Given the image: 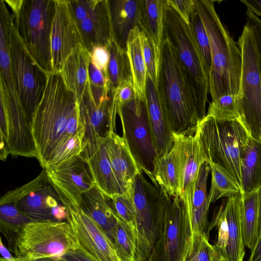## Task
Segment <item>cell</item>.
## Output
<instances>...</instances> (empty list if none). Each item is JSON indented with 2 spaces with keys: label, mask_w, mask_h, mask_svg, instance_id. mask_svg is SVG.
Returning <instances> with one entry per match:
<instances>
[{
  "label": "cell",
  "mask_w": 261,
  "mask_h": 261,
  "mask_svg": "<svg viewBox=\"0 0 261 261\" xmlns=\"http://www.w3.org/2000/svg\"><path fill=\"white\" fill-rule=\"evenodd\" d=\"M165 0H141L138 28L161 51Z\"/></svg>",
  "instance_id": "cell-30"
},
{
  "label": "cell",
  "mask_w": 261,
  "mask_h": 261,
  "mask_svg": "<svg viewBox=\"0 0 261 261\" xmlns=\"http://www.w3.org/2000/svg\"><path fill=\"white\" fill-rule=\"evenodd\" d=\"M212 261H218L217 258L216 257L215 254V251H214V254L213 256V258Z\"/></svg>",
  "instance_id": "cell-54"
},
{
  "label": "cell",
  "mask_w": 261,
  "mask_h": 261,
  "mask_svg": "<svg viewBox=\"0 0 261 261\" xmlns=\"http://www.w3.org/2000/svg\"><path fill=\"white\" fill-rule=\"evenodd\" d=\"M111 92L115 96L118 107L131 101L136 97L133 80L122 84L115 91Z\"/></svg>",
  "instance_id": "cell-42"
},
{
  "label": "cell",
  "mask_w": 261,
  "mask_h": 261,
  "mask_svg": "<svg viewBox=\"0 0 261 261\" xmlns=\"http://www.w3.org/2000/svg\"><path fill=\"white\" fill-rule=\"evenodd\" d=\"M90 60V52L80 44L66 60L60 72L66 87L78 100L89 82L88 67Z\"/></svg>",
  "instance_id": "cell-26"
},
{
  "label": "cell",
  "mask_w": 261,
  "mask_h": 261,
  "mask_svg": "<svg viewBox=\"0 0 261 261\" xmlns=\"http://www.w3.org/2000/svg\"><path fill=\"white\" fill-rule=\"evenodd\" d=\"M197 130V129H196ZM180 162V192L179 197L189 216L199 171L206 162L198 139L197 130L185 135H173Z\"/></svg>",
  "instance_id": "cell-18"
},
{
  "label": "cell",
  "mask_w": 261,
  "mask_h": 261,
  "mask_svg": "<svg viewBox=\"0 0 261 261\" xmlns=\"http://www.w3.org/2000/svg\"><path fill=\"white\" fill-rule=\"evenodd\" d=\"M147 261H168L162 231Z\"/></svg>",
  "instance_id": "cell-47"
},
{
  "label": "cell",
  "mask_w": 261,
  "mask_h": 261,
  "mask_svg": "<svg viewBox=\"0 0 261 261\" xmlns=\"http://www.w3.org/2000/svg\"><path fill=\"white\" fill-rule=\"evenodd\" d=\"M108 48L110 53L108 76L110 90L114 92L122 84L133 80L126 49L113 39Z\"/></svg>",
  "instance_id": "cell-32"
},
{
  "label": "cell",
  "mask_w": 261,
  "mask_h": 261,
  "mask_svg": "<svg viewBox=\"0 0 261 261\" xmlns=\"http://www.w3.org/2000/svg\"><path fill=\"white\" fill-rule=\"evenodd\" d=\"M43 169L62 204L80 206L82 194L95 185L82 154L60 166Z\"/></svg>",
  "instance_id": "cell-15"
},
{
  "label": "cell",
  "mask_w": 261,
  "mask_h": 261,
  "mask_svg": "<svg viewBox=\"0 0 261 261\" xmlns=\"http://www.w3.org/2000/svg\"><path fill=\"white\" fill-rule=\"evenodd\" d=\"M141 172L130 188L137 230L136 261H147L162 231L166 206L170 196L151 184Z\"/></svg>",
  "instance_id": "cell-7"
},
{
  "label": "cell",
  "mask_w": 261,
  "mask_h": 261,
  "mask_svg": "<svg viewBox=\"0 0 261 261\" xmlns=\"http://www.w3.org/2000/svg\"><path fill=\"white\" fill-rule=\"evenodd\" d=\"M210 42L212 68L208 80L212 101L225 94L237 96L242 68L240 49L222 23L212 0H194Z\"/></svg>",
  "instance_id": "cell-2"
},
{
  "label": "cell",
  "mask_w": 261,
  "mask_h": 261,
  "mask_svg": "<svg viewBox=\"0 0 261 261\" xmlns=\"http://www.w3.org/2000/svg\"><path fill=\"white\" fill-rule=\"evenodd\" d=\"M77 246L96 261H120L114 244L100 226L80 206L63 204Z\"/></svg>",
  "instance_id": "cell-14"
},
{
  "label": "cell",
  "mask_w": 261,
  "mask_h": 261,
  "mask_svg": "<svg viewBox=\"0 0 261 261\" xmlns=\"http://www.w3.org/2000/svg\"><path fill=\"white\" fill-rule=\"evenodd\" d=\"M11 203L32 221L66 219V207L47 178L45 169L34 179L2 197L0 204Z\"/></svg>",
  "instance_id": "cell-12"
},
{
  "label": "cell",
  "mask_w": 261,
  "mask_h": 261,
  "mask_svg": "<svg viewBox=\"0 0 261 261\" xmlns=\"http://www.w3.org/2000/svg\"><path fill=\"white\" fill-rule=\"evenodd\" d=\"M126 50L136 97L145 100L147 74L143 56L141 31L138 27L130 31L126 42Z\"/></svg>",
  "instance_id": "cell-28"
},
{
  "label": "cell",
  "mask_w": 261,
  "mask_h": 261,
  "mask_svg": "<svg viewBox=\"0 0 261 261\" xmlns=\"http://www.w3.org/2000/svg\"><path fill=\"white\" fill-rule=\"evenodd\" d=\"M100 139L95 143L84 146L81 153L91 172L95 185L109 198L125 193L113 172L104 141Z\"/></svg>",
  "instance_id": "cell-20"
},
{
  "label": "cell",
  "mask_w": 261,
  "mask_h": 261,
  "mask_svg": "<svg viewBox=\"0 0 261 261\" xmlns=\"http://www.w3.org/2000/svg\"><path fill=\"white\" fill-rule=\"evenodd\" d=\"M146 101L148 119L158 158L168 153L172 148L174 139L161 105L156 88L148 76Z\"/></svg>",
  "instance_id": "cell-22"
},
{
  "label": "cell",
  "mask_w": 261,
  "mask_h": 261,
  "mask_svg": "<svg viewBox=\"0 0 261 261\" xmlns=\"http://www.w3.org/2000/svg\"><path fill=\"white\" fill-rule=\"evenodd\" d=\"M162 231L168 261H184L191 230L186 209L179 197H170L168 201Z\"/></svg>",
  "instance_id": "cell-17"
},
{
  "label": "cell",
  "mask_w": 261,
  "mask_h": 261,
  "mask_svg": "<svg viewBox=\"0 0 261 261\" xmlns=\"http://www.w3.org/2000/svg\"><path fill=\"white\" fill-rule=\"evenodd\" d=\"M17 261H29L28 259L26 258H16Z\"/></svg>",
  "instance_id": "cell-53"
},
{
  "label": "cell",
  "mask_w": 261,
  "mask_h": 261,
  "mask_svg": "<svg viewBox=\"0 0 261 261\" xmlns=\"http://www.w3.org/2000/svg\"><path fill=\"white\" fill-rule=\"evenodd\" d=\"M156 90L173 135L196 132L200 122L196 101L169 41L163 38L161 47Z\"/></svg>",
  "instance_id": "cell-3"
},
{
  "label": "cell",
  "mask_w": 261,
  "mask_h": 261,
  "mask_svg": "<svg viewBox=\"0 0 261 261\" xmlns=\"http://www.w3.org/2000/svg\"><path fill=\"white\" fill-rule=\"evenodd\" d=\"M212 180L208 193L211 203L221 198L242 194V190L233 177L223 167L210 163Z\"/></svg>",
  "instance_id": "cell-33"
},
{
  "label": "cell",
  "mask_w": 261,
  "mask_h": 261,
  "mask_svg": "<svg viewBox=\"0 0 261 261\" xmlns=\"http://www.w3.org/2000/svg\"><path fill=\"white\" fill-rule=\"evenodd\" d=\"M151 182L170 197H179L180 162L178 150L175 143L168 153L156 159Z\"/></svg>",
  "instance_id": "cell-25"
},
{
  "label": "cell",
  "mask_w": 261,
  "mask_h": 261,
  "mask_svg": "<svg viewBox=\"0 0 261 261\" xmlns=\"http://www.w3.org/2000/svg\"><path fill=\"white\" fill-rule=\"evenodd\" d=\"M242 195L229 196L222 200L228 224L227 243L221 255L215 251L216 255L222 261L243 260L245 250L241 220Z\"/></svg>",
  "instance_id": "cell-23"
},
{
  "label": "cell",
  "mask_w": 261,
  "mask_h": 261,
  "mask_svg": "<svg viewBox=\"0 0 261 261\" xmlns=\"http://www.w3.org/2000/svg\"><path fill=\"white\" fill-rule=\"evenodd\" d=\"M122 137L140 170L152 180L158 155L149 121L146 101L136 97L118 107Z\"/></svg>",
  "instance_id": "cell-11"
},
{
  "label": "cell",
  "mask_w": 261,
  "mask_h": 261,
  "mask_svg": "<svg viewBox=\"0 0 261 261\" xmlns=\"http://www.w3.org/2000/svg\"><path fill=\"white\" fill-rule=\"evenodd\" d=\"M32 221L21 212L13 203L0 204V226L7 240L12 235L15 238L20 228L24 224Z\"/></svg>",
  "instance_id": "cell-36"
},
{
  "label": "cell",
  "mask_w": 261,
  "mask_h": 261,
  "mask_svg": "<svg viewBox=\"0 0 261 261\" xmlns=\"http://www.w3.org/2000/svg\"><path fill=\"white\" fill-rule=\"evenodd\" d=\"M78 102L85 129L83 146L115 132L117 108L112 101L110 88L94 85L89 81Z\"/></svg>",
  "instance_id": "cell-13"
},
{
  "label": "cell",
  "mask_w": 261,
  "mask_h": 261,
  "mask_svg": "<svg viewBox=\"0 0 261 261\" xmlns=\"http://www.w3.org/2000/svg\"><path fill=\"white\" fill-rule=\"evenodd\" d=\"M122 261H136L135 258H133V259H126V260H122Z\"/></svg>",
  "instance_id": "cell-55"
},
{
  "label": "cell",
  "mask_w": 261,
  "mask_h": 261,
  "mask_svg": "<svg viewBox=\"0 0 261 261\" xmlns=\"http://www.w3.org/2000/svg\"><path fill=\"white\" fill-rule=\"evenodd\" d=\"M247 8L257 17H261V0H240Z\"/></svg>",
  "instance_id": "cell-48"
},
{
  "label": "cell",
  "mask_w": 261,
  "mask_h": 261,
  "mask_svg": "<svg viewBox=\"0 0 261 261\" xmlns=\"http://www.w3.org/2000/svg\"><path fill=\"white\" fill-rule=\"evenodd\" d=\"M259 229L258 238H261V186L258 189Z\"/></svg>",
  "instance_id": "cell-51"
},
{
  "label": "cell",
  "mask_w": 261,
  "mask_h": 261,
  "mask_svg": "<svg viewBox=\"0 0 261 261\" xmlns=\"http://www.w3.org/2000/svg\"><path fill=\"white\" fill-rule=\"evenodd\" d=\"M91 60L97 68L108 75L110 60V53L108 47L102 46L94 47L91 52Z\"/></svg>",
  "instance_id": "cell-41"
},
{
  "label": "cell",
  "mask_w": 261,
  "mask_h": 261,
  "mask_svg": "<svg viewBox=\"0 0 261 261\" xmlns=\"http://www.w3.org/2000/svg\"><path fill=\"white\" fill-rule=\"evenodd\" d=\"M173 48L183 74L194 96L200 122L205 117L208 79L188 25L165 1L163 39Z\"/></svg>",
  "instance_id": "cell-5"
},
{
  "label": "cell",
  "mask_w": 261,
  "mask_h": 261,
  "mask_svg": "<svg viewBox=\"0 0 261 261\" xmlns=\"http://www.w3.org/2000/svg\"><path fill=\"white\" fill-rule=\"evenodd\" d=\"M77 247L67 221H33L19 229L15 236L13 252L15 257L19 258H60Z\"/></svg>",
  "instance_id": "cell-9"
},
{
  "label": "cell",
  "mask_w": 261,
  "mask_h": 261,
  "mask_svg": "<svg viewBox=\"0 0 261 261\" xmlns=\"http://www.w3.org/2000/svg\"><path fill=\"white\" fill-rule=\"evenodd\" d=\"M109 199L94 185L82 194L80 207L100 226L112 242L114 228L119 217L109 203Z\"/></svg>",
  "instance_id": "cell-27"
},
{
  "label": "cell",
  "mask_w": 261,
  "mask_h": 261,
  "mask_svg": "<svg viewBox=\"0 0 261 261\" xmlns=\"http://www.w3.org/2000/svg\"><path fill=\"white\" fill-rule=\"evenodd\" d=\"M237 96L225 94L218 97L210 103L205 116L220 120H240L237 105Z\"/></svg>",
  "instance_id": "cell-38"
},
{
  "label": "cell",
  "mask_w": 261,
  "mask_h": 261,
  "mask_svg": "<svg viewBox=\"0 0 261 261\" xmlns=\"http://www.w3.org/2000/svg\"><path fill=\"white\" fill-rule=\"evenodd\" d=\"M242 194L257 190L261 186V142L249 137L241 163Z\"/></svg>",
  "instance_id": "cell-29"
},
{
  "label": "cell",
  "mask_w": 261,
  "mask_h": 261,
  "mask_svg": "<svg viewBox=\"0 0 261 261\" xmlns=\"http://www.w3.org/2000/svg\"><path fill=\"white\" fill-rule=\"evenodd\" d=\"M196 130L205 161L224 168L242 190L241 159L250 136L241 121L205 116Z\"/></svg>",
  "instance_id": "cell-4"
},
{
  "label": "cell",
  "mask_w": 261,
  "mask_h": 261,
  "mask_svg": "<svg viewBox=\"0 0 261 261\" xmlns=\"http://www.w3.org/2000/svg\"><path fill=\"white\" fill-rule=\"evenodd\" d=\"M112 242L120 261L135 258L136 239L128 226L119 218L114 228Z\"/></svg>",
  "instance_id": "cell-35"
},
{
  "label": "cell",
  "mask_w": 261,
  "mask_h": 261,
  "mask_svg": "<svg viewBox=\"0 0 261 261\" xmlns=\"http://www.w3.org/2000/svg\"><path fill=\"white\" fill-rule=\"evenodd\" d=\"M214 254L213 245L206 237L199 236L190 241L184 261H212Z\"/></svg>",
  "instance_id": "cell-40"
},
{
  "label": "cell",
  "mask_w": 261,
  "mask_h": 261,
  "mask_svg": "<svg viewBox=\"0 0 261 261\" xmlns=\"http://www.w3.org/2000/svg\"><path fill=\"white\" fill-rule=\"evenodd\" d=\"M83 41L73 16L69 0H55V12L51 31L52 71L60 72L64 63Z\"/></svg>",
  "instance_id": "cell-16"
},
{
  "label": "cell",
  "mask_w": 261,
  "mask_h": 261,
  "mask_svg": "<svg viewBox=\"0 0 261 261\" xmlns=\"http://www.w3.org/2000/svg\"><path fill=\"white\" fill-rule=\"evenodd\" d=\"M88 76L89 81L91 84L110 88L108 75L97 68L91 60H90L88 67Z\"/></svg>",
  "instance_id": "cell-44"
},
{
  "label": "cell",
  "mask_w": 261,
  "mask_h": 261,
  "mask_svg": "<svg viewBox=\"0 0 261 261\" xmlns=\"http://www.w3.org/2000/svg\"><path fill=\"white\" fill-rule=\"evenodd\" d=\"M251 252L248 261H261V238H258Z\"/></svg>",
  "instance_id": "cell-49"
},
{
  "label": "cell",
  "mask_w": 261,
  "mask_h": 261,
  "mask_svg": "<svg viewBox=\"0 0 261 261\" xmlns=\"http://www.w3.org/2000/svg\"><path fill=\"white\" fill-rule=\"evenodd\" d=\"M29 261H62L60 258L56 257H43L36 259H29Z\"/></svg>",
  "instance_id": "cell-52"
},
{
  "label": "cell",
  "mask_w": 261,
  "mask_h": 261,
  "mask_svg": "<svg viewBox=\"0 0 261 261\" xmlns=\"http://www.w3.org/2000/svg\"><path fill=\"white\" fill-rule=\"evenodd\" d=\"M0 261H7V260H6L4 259H3V258L1 257L0 258Z\"/></svg>",
  "instance_id": "cell-56"
},
{
  "label": "cell",
  "mask_w": 261,
  "mask_h": 261,
  "mask_svg": "<svg viewBox=\"0 0 261 261\" xmlns=\"http://www.w3.org/2000/svg\"><path fill=\"white\" fill-rule=\"evenodd\" d=\"M31 127L37 159L43 169L58 165L82 150L85 129L78 99L60 72L47 75Z\"/></svg>",
  "instance_id": "cell-1"
},
{
  "label": "cell",
  "mask_w": 261,
  "mask_h": 261,
  "mask_svg": "<svg viewBox=\"0 0 261 261\" xmlns=\"http://www.w3.org/2000/svg\"><path fill=\"white\" fill-rule=\"evenodd\" d=\"M188 26L209 80L212 63L210 39L195 6L191 13Z\"/></svg>",
  "instance_id": "cell-34"
},
{
  "label": "cell",
  "mask_w": 261,
  "mask_h": 261,
  "mask_svg": "<svg viewBox=\"0 0 261 261\" xmlns=\"http://www.w3.org/2000/svg\"><path fill=\"white\" fill-rule=\"evenodd\" d=\"M241 220L244 245L251 250L258 239V189L242 195Z\"/></svg>",
  "instance_id": "cell-31"
},
{
  "label": "cell",
  "mask_w": 261,
  "mask_h": 261,
  "mask_svg": "<svg viewBox=\"0 0 261 261\" xmlns=\"http://www.w3.org/2000/svg\"><path fill=\"white\" fill-rule=\"evenodd\" d=\"M0 252L1 257L7 261H17L15 257L13 256L8 249L5 246L3 242L2 238L0 241Z\"/></svg>",
  "instance_id": "cell-50"
},
{
  "label": "cell",
  "mask_w": 261,
  "mask_h": 261,
  "mask_svg": "<svg viewBox=\"0 0 261 261\" xmlns=\"http://www.w3.org/2000/svg\"><path fill=\"white\" fill-rule=\"evenodd\" d=\"M8 31L11 68L21 104L32 122L42 97L47 75L29 54L19 33L13 13L3 1Z\"/></svg>",
  "instance_id": "cell-8"
},
{
  "label": "cell",
  "mask_w": 261,
  "mask_h": 261,
  "mask_svg": "<svg viewBox=\"0 0 261 261\" xmlns=\"http://www.w3.org/2000/svg\"><path fill=\"white\" fill-rule=\"evenodd\" d=\"M237 44L242 68L237 105L240 119L253 139L261 142V70L254 32L246 22Z\"/></svg>",
  "instance_id": "cell-6"
},
{
  "label": "cell",
  "mask_w": 261,
  "mask_h": 261,
  "mask_svg": "<svg viewBox=\"0 0 261 261\" xmlns=\"http://www.w3.org/2000/svg\"><path fill=\"white\" fill-rule=\"evenodd\" d=\"M80 30L83 45L91 53L97 46L108 47L113 40L110 2L94 0L88 13L76 22Z\"/></svg>",
  "instance_id": "cell-19"
},
{
  "label": "cell",
  "mask_w": 261,
  "mask_h": 261,
  "mask_svg": "<svg viewBox=\"0 0 261 261\" xmlns=\"http://www.w3.org/2000/svg\"><path fill=\"white\" fill-rule=\"evenodd\" d=\"M54 12L55 0H23L19 13L14 14L29 54L47 76L53 72L51 31Z\"/></svg>",
  "instance_id": "cell-10"
},
{
  "label": "cell",
  "mask_w": 261,
  "mask_h": 261,
  "mask_svg": "<svg viewBox=\"0 0 261 261\" xmlns=\"http://www.w3.org/2000/svg\"><path fill=\"white\" fill-rule=\"evenodd\" d=\"M104 144L115 175L126 193L130 189L135 177L143 172L122 137L112 132L105 138Z\"/></svg>",
  "instance_id": "cell-21"
},
{
  "label": "cell",
  "mask_w": 261,
  "mask_h": 261,
  "mask_svg": "<svg viewBox=\"0 0 261 261\" xmlns=\"http://www.w3.org/2000/svg\"><path fill=\"white\" fill-rule=\"evenodd\" d=\"M60 258L62 261H96L78 246L67 251Z\"/></svg>",
  "instance_id": "cell-46"
},
{
  "label": "cell",
  "mask_w": 261,
  "mask_h": 261,
  "mask_svg": "<svg viewBox=\"0 0 261 261\" xmlns=\"http://www.w3.org/2000/svg\"><path fill=\"white\" fill-rule=\"evenodd\" d=\"M110 200L116 214L128 226L137 241L136 214L130 189L124 194L114 196Z\"/></svg>",
  "instance_id": "cell-37"
},
{
  "label": "cell",
  "mask_w": 261,
  "mask_h": 261,
  "mask_svg": "<svg viewBox=\"0 0 261 261\" xmlns=\"http://www.w3.org/2000/svg\"><path fill=\"white\" fill-rule=\"evenodd\" d=\"M166 4L173 8L188 25L191 13L194 8V0H165Z\"/></svg>",
  "instance_id": "cell-43"
},
{
  "label": "cell",
  "mask_w": 261,
  "mask_h": 261,
  "mask_svg": "<svg viewBox=\"0 0 261 261\" xmlns=\"http://www.w3.org/2000/svg\"><path fill=\"white\" fill-rule=\"evenodd\" d=\"M141 41L147 76L156 87L161 51L158 49L155 43L142 31H141Z\"/></svg>",
  "instance_id": "cell-39"
},
{
  "label": "cell",
  "mask_w": 261,
  "mask_h": 261,
  "mask_svg": "<svg viewBox=\"0 0 261 261\" xmlns=\"http://www.w3.org/2000/svg\"><path fill=\"white\" fill-rule=\"evenodd\" d=\"M110 8L113 39L126 49L132 30L138 27L141 0H111Z\"/></svg>",
  "instance_id": "cell-24"
},
{
  "label": "cell",
  "mask_w": 261,
  "mask_h": 261,
  "mask_svg": "<svg viewBox=\"0 0 261 261\" xmlns=\"http://www.w3.org/2000/svg\"><path fill=\"white\" fill-rule=\"evenodd\" d=\"M246 22L249 23L252 27L258 49L260 66L261 70V19L249 10H247Z\"/></svg>",
  "instance_id": "cell-45"
}]
</instances>
